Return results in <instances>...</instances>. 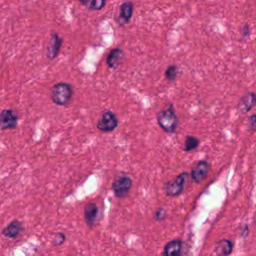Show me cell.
Masks as SVG:
<instances>
[{
    "label": "cell",
    "mask_w": 256,
    "mask_h": 256,
    "mask_svg": "<svg viewBox=\"0 0 256 256\" xmlns=\"http://www.w3.org/2000/svg\"><path fill=\"white\" fill-rule=\"evenodd\" d=\"M156 120L157 124L163 131L167 133H174L178 126V117L172 104H168L166 107L161 109L156 115Z\"/></svg>",
    "instance_id": "6da1fadb"
},
{
    "label": "cell",
    "mask_w": 256,
    "mask_h": 256,
    "mask_svg": "<svg viewBox=\"0 0 256 256\" xmlns=\"http://www.w3.org/2000/svg\"><path fill=\"white\" fill-rule=\"evenodd\" d=\"M73 96V87L66 82H58L51 89V99L58 106H66L69 104Z\"/></svg>",
    "instance_id": "7a4b0ae2"
},
{
    "label": "cell",
    "mask_w": 256,
    "mask_h": 256,
    "mask_svg": "<svg viewBox=\"0 0 256 256\" xmlns=\"http://www.w3.org/2000/svg\"><path fill=\"white\" fill-rule=\"evenodd\" d=\"M112 190L117 198H125L128 196L132 187V180L128 175H117L111 184Z\"/></svg>",
    "instance_id": "3957f363"
},
{
    "label": "cell",
    "mask_w": 256,
    "mask_h": 256,
    "mask_svg": "<svg viewBox=\"0 0 256 256\" xmlns=\"http://www.w3.org/2000/svg\"><path fill=\"white\" fill-rule=\"evenodd\" d=\"M188 176L187 172H182L177 175L173 180L168 181L164 184V192L169 197H176L179 196L184 189V185Z\"/></svg>",
    "instance_id": "277c9868"
},
{
    "label": "cell",
    "mask_w": 256,
    "mask_h": 256,
    "mask_svg": "<svg viewBox=\"0 0 256 256\" xmlns=\"http://www.w3.org/2000/svg\"><path fill=\"white\" fill-rule=\"evenodd\" d=\"M118 126V119L114 112L110 110H104L100 114L96 127L102 132H111Z\"/></svg>",
    "instance_id": "5b68a950"
},
{
    "label": "cell",
    "mask_w": 256,
    "mask_h": 256,
    "mask_svg": "<svg viewBox=\"0 0 256 256\" xmlns=\"http://www.w3.org/2000/svg\"><path fill=\"white\" fill-rule=\"evenodd\" d=\"M209 170H210V164L205 160H201L197 162L194 165V167L191 169L190 177L195 183H200L206 178Z\"/></svg>",
    "instance_id": "8992f818"
},
{
    "label": "cell",
    "mask_w": 256,
    "mask_h": 256,
    "mask_svg": "<svg viewBox=\"0 0 256 256\" xmlns=\"http://www.w3.org/2000/svg\"><path fill=\"white\" fill-rule=\"evenodd\" d=\"M18 114L13 109H3L1 112V128L10 130L16 128L18 124Z\"/></svg>",
    "instance_id": "52a82bcc"
},
{
    "label": "cell",
    "mask_w": 256,
    "mask_h": 256,
    "mask_svg": "<svg viewBox=\"0 0 256 256\" xmlns=\"http://www.w3.org/2000/svg\"><path fill=\"white\" fill-rule=\"evenodd\" d=\"M62 42L63 39L57 33H52V35H51L48 44L46 46V57L48 59H54L58 56Z\"/></svg>",
    "instance_id": "ba28073f"
},
{
    "label": "cell",
    "mask_w": 256,
    "mask_h": 256,
    "mask_svg": "<svg viewBox=\"0 0 256 256\" xmlns=\"http://www.w3.org/2000/svg\"><path fill=\"white\" fill-rule=\"evenodd\" d=\"M124 58V53L121 48H114L112 49L109 54L106 57V64L110 69H116L117 67L120 66Z\"/></svg>",
    "instance_id": "9c48e42d"
},
{
    "label": "cell",
    "mask_w": 256,
    "mask_h": 256,
    "mask_svg": "<svg viewBox=\"0 0 256 256\" xmlns=\"http://www.w3.org/2000/svg\"><path fill=\"white\" fill-rule=\"evenodd\" d=\"M133 14V4L129 1L123 2L120 7H119V15H118V24L120 26H124L127 24Z\"/></svg>",
    "instance_id": "30bf717a"
},
{
    "label": "cell",
    "mask_w": 256,
    "mask_h": 256,
    "mask_svg": "<svg viewBox=\"0 0 256 256\" xmlns=\"http://www.w3.org/2000/svg\"><path fill=\"white\" fill-rule=\"evenodd\" d=\"M98 216V207L95 203L89 202L84 208V220L88 227H92Z\"/></svg>",
    "instance_id": "8fae6325"
},
{
    "label": "cell",
    "mask_w": 256,
    "mask_h": 256,
    "mask_svg": "<svg viewBox=\"0 0 256 256\" xmlns=\"http://www.w3.org/2000/svg\"><path fill=\"white\" fill-rule=\"evenodd\" d=\"M23 230V224L18 220H13L6 227L3 228L2 234L10 239L18 237Z\"/></svg>",
    "instance_id": "7c38bea8"
},
{
    "label": "cell",
    "mask_w": 256,
    "mask_h": 256,
    "mask_svg": "<svg viewBox=\"0 0 256 256\" xmlns=\"http://www.w3.org/2000/svg\"><path fill=\"white\" fill-rule=\"evenodd\" d=\"M183 243L180 239H173L165 244L163 249V255L166 256H176L182 252Z\"/></svg>",
    "instance_id": "4fadbf2b"
},
{
    "label": "cell",
    "mask_w": 256,
    "mask_h": 256,
    "mask_svg": "<svg viewBox=\"0 0 256 256\" xmlns=\"http://www.w3.org/2000/svg\"><path fill=\"white\" fill-rule=\"evenodd\" d=\"M256 104V94L254 93H248L244 95L239 104H238V110H239L241 113H246L249 110H251Z\"/></svg>",
    "instance_id": "5bb4252c"
},
{
    "label": "cell",
    "mask_w": 256,
    "mask_h": 256,
    "mask_svg": "<svg viewBox=\"0 0 256 256\" xmlns=\"http://www.w3.org/2000/svg\"><path fill=\"white\" fill-rule=\"evenodd\" d=\"M233 243L228 239H222L217 242L214 252L217 255H229L232 252Z\"/></svg>",
    "instance_id": "9a60e30c"
},
{
    "label": "cell",
    "mask_w": 256,
    "mask_h": 256,
    "mask_svg": "<svg viewBox=\"0 0 256 256\" xmlns=\"http://www.w3.org/2000/svg\"><path fill=\"white\" fill-rule=\"evenodd\" d=\"M80 3L86 6L89 10H101L105 6L106 0H79Z\"/></svg>",
    "instance_id": "2e32d148"
},
{
    "label": "cell",
    "mask_w": 256,
    "mask_h": 256,
    "mask_svg": "<svg viewBox=\"0 0 256 256\" xmlns=\"http://www.w3.org/2000/svg\"><path fill=\"white\" fill-rule=\"evenodd\" d=\"M200 144V141L197 137H195V136L193 135H187L186 138H185V141H184V151L185 152H189V151H192V150H195Z\"/></svg>",
    "instance_id": "e0dca14e"
},
{
    "label": "cell",
    "mask_w": 256,
    "mask_h": 256,
    "mask_svg": "<svg viewBox=\"0 0 256 256\" xmlns=\"http://www.w3.org/2000/svg\"><path fill=\"white\" fill-rule=\"evenodd\" d=\"M178 76V67L176 65H169L165 70V78L169 81H175Z\"/></svg>",
    "instance_id": "ac0fdd59"
},
{
    "label": "cell",
    "mask_w": 256,
    "mask_h": 256,
    "mask_svg": "<svg viewBox=\"0 0 256 256\" xmlns=\"http://www.w3.org/2000/svg\"><path fill=\"white\" fill-rule=\"evenodd\" d=\"M65 239H66L65 234L62 233V232H58V233L53 235L52 239H51V242H52V244L54 246H60V245H62L64 243Z\"/></svg>",
    "instance_id": "d6986e66"
},
{
    "label": "cell",
    "mask_w": 256,
    "mask_h": 256,
    "mask_svg": "<svg viewBox=\"0 0 256 256\" xmlns=\"http://www.w3.org/2000/svg\"><path fill=\"white\" fill-rule=\"evenodd\" d=\"M166 215H167V212L166 210L163 208V207H160L158 208L155 213H154V218L157 220V221H162L166 218Z\"/></svg>",
    "instance_id": "ffe728a7"
},
{
    "label": "cell",
    "mask_w": 256,
    "mask_h": 256,
    "mask_svg": "<svg viewBox=\"0 0 256 256\" xmlns=\"http://www.w3.org/2000/svg\"><path fill=\"white\" fill-rule=\"evenodd\" d=\"M248 126L250 129L254 130L256 129V114H253L249 117V122H248Z\"/></svg>",
    "instance_id": "44dd1931"
},
{
    "label": "cell",
    "mask_w": 256,
    "mask_h": 256,
    "mask_svg": "<svg viewBox=\"0 0 256 256\" xmlns=\"http://www.w3.org/2000/svg\"><path fill=\"white\" fill-rule=\"evenodd\" d=\"M253 220H254V223L256 224V212L254 213V218H253Z\"/></svg>",
    "instance_id": "7402d4cb"
}]
</instances>
